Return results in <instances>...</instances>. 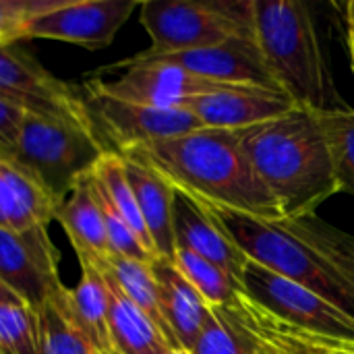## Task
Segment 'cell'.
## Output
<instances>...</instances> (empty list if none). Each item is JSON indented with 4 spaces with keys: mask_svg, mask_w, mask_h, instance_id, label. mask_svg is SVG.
Masks as SVG:
<instances>
[{
    "mask_svg": "<svg viewBox=\"0 0 354 354\" xmlns=\"http://www.w3.org/2000/svg\"><path fill=\"white\" fill-rule=\"evenodd\" d=\"M201 203L247 259L313 290L354 317V236L315 214L263 220Z\"/></svg>",
    "mask_w": 354,
    "mask_h": 354,
    "instance_id": "cell-1",
    "label": "cell"
},
{
    "mask_svg": "<svg viewBox=\"0 0 354 354\" xmlns=\"http://www.w3.org/2000/svg\"><path fill=\"white\" fill-rule=\"evenodd\" d=\"M122 156L145 162L174 189L212 205L263 220L284 218L247 158L236 131L197 129L139 145Z\"/></svg>",
    "mask_w": 354,
    "mask_h": 354,
    "instance_id": "cell-2",
    "label": "cell"
},
{
    "mask_svg": "<svg viewBox=\"0 0 354 354\" xmlns=\"http://www.w3.org/2000/svg\"><path fill=\"white\" fill-rule=\"evenodd\" d=\"M236 135L284 218L313 216L322 203L340 193L317 112L297 106Z\"/></svg>",
    "mask_w": 354,
    "mask_h": 354,
    "instance_id": "cell-3",
    "label": "cell"
},
{
    "mask_svg": "<svg viewBox=\"0 0 354 354\" xmlns=\"http://www.w3.org/2000/svg\"><path fill=\"white\" fill-rule=\"evenodd\" d=\"M255 39L278 87L299 108H348L336 91L311 8L299 0H253Z\"/></svg>",
    "mask_w": 354,
    "mask_h": 354,
    "instance_id": "cell-4",
    "label": "cell"
},
{
    "mask_svg": "<svg viewBox=\"0 0 354 354\" xmlns=\"http://www.w3.org/2000/svg\"><path fill=\"white\" fill-rule=\"evenodd\" d=\"M139 21L151 46L139 54L164 56L255 39L253 0H147Z\"/></svg>",
    "mask_w": 354,
    "mask_h": 354,
    "instance_id": "cell-5",
    "label": "cell"
},
{
    "mask_svg": "<svg viewBox=\"0 0 354 354\" xmlns=\"http://www.w3.org/2000/svg\"><path fill=\"white\" fill-rule=\"evenodd\" d=\"M106 151V145L93 129L25 114L15 145L6 156L60 203L73 185L89 174Z\"/></svg>",
    "mask_w": 354,
    "mask_h": 354,
    "instance_id": "cell-6",
    "label": "cell"
},
{
    "mask_svg": "<svg viewBox=\"0 0 354 354\" xmlns=\"http://www.w3.org/2000/svg\"><path fill=\"white\" fill-rule=\"evenodd\" d=\"M245 295L286 326L340 351H354V317L313 290L247 261L241 278Z\"/></svg>",
    "mask_w": 354,
    "mask_h": 354,
    "instance_id": "cell-7",
    "label": "cell"
},
{
    "mask_svg": "<svg viewBox=\"0 0 354 354\" xmlns=\"http://www.w3.org/2000/svg\"><path fill=\"white\" fill-rule=\"evenodd\" d=\"M83 100L102 143L108 151L120 156L151 141L205 129L197 116L185 108H153L122 102L106 95L91 81L85 85Z\"/></svg>",
    "mask_w": 354,
    "mask_h": 354,
    "instance_id": "cell-8",
    "label": "cell"
},
{
    "mask_svg": "<svg viewBox=\"0 0 354 354\" xmlns=\"http://www.w3.org/2000/svg\"><path fill=\"white\" fill-rule=\"evenodd\" d=\"M0 100L27 114L93 129L83 95L12 46H0Z\"/></svg>",
    "mask_w": 354,
    "mask_h": 354,
    "instance_id": "cell-9",
    "label": "cell"
},
{
    "mask_svg": "<svg viewBox=\"0 0 354 354\" xmlns=\"http://www.w3.org/2000/svg\"><path fill=\"white\" fill-rule=\"evenodd\" d=\"M60 251L48 226L0 228V280L31 309H41L60 290Z\"/></svg>",
    "mask_w": 354,
    "mask_h": 354,
    "instance_id": "cell-10",
    "label": "cell"
},
{
    "mask_svg": "<svg viewBox=\"0 0 354 354\" xmlns=\"http://www.w3.org/2000/svg\"><path fill=\"white\" fill-rule=\"evenodd\" d=\"M114 68H122V73L116 79L104 81L97 77L91 83L106 95L153 108H185L191 100L199 95L234 87L203 79L174 64L151 60L124 58L108 66V71Z\"/></svg>",
    "mask_w": 354,
    "mask_h": 354,
    "instance_id": "cell-11",
    "label": "cell"
},
{
    "mask_svg": "<svg viewBox=\"0 0 354 354\" xmlns=\"http://www.w3.org/2000/svg\"><path fill=\"white\" fill-rule=\"evenodd\" d=\"M135 8V0H54L25 25L23 39H56L89 52L104 50Z\"/></svg>",
    "mask_w": 354,
    "mask_h": 354,
    "instance_id": "cell-12",
    "label": "cell"
},
{
    "mask_svg": "<svg viewBox=\"0 0 354 354\" xmlns=\"http://www.w3.org/2000/svg\"><path fill=\"white\" fill-rule=\"evenodd\" d=\"M133 60H151L180 66L193 75L203 79L226 83V85H257L266 89H278L274 75L270 73L257 39H232L222 46L201 48V50H187L176 54L164 56H143L135 54Z\"/></svg>",
    "mask_w": 354,
    "mask_h": 354,
    "instance_id": "cell-13",
    "label": "cell"
},
{
    "mask_svg": "<svg viewBox=\"0 0 354 354\" xmlns=\"http://www.w3.org/2000/svg\"><path fill=\"white\" fill-rule=\"evenodd\" d=\"M288 93L257 85H234L191 100L185 110L193 112L205 129L241 131L295 110Z\"/></svg>",
    "mask_w": 354,
    "mask_h": 354,
    "instance_id": "cell-14",
    "label": "cell"
},
{
    "mask_svg": "<svg viewBox=\"0 0 354 354\" xmlns=\"http://www.w3.org/2000/svg\"><path fill=\"white\" fill-rule=\"evenodd\" d=\"M172 222L176 249H187L201 255L203 259L220 266L241 282L243 270L249 261L247 255L222 232V228L216 224V220L197 197L174 189Z\"/></svg>",
    "mask_w": 354,
    "mask_h": 354,
    "instance_id": "cell-15",
    "label": "cell"
},
{
    "mask_svg": "<svg viewBox=\"0 0 354 354\" xmlns=\"http://www.w3.org/2000/svg\"><path fill=\"white\" fill-rule=\"evenodd\" d=\"M151 272L158 284L162 315L176 344L185 351H191L212 313V307L203 301L195 286L178 272L174 261L156 257L151 261Z\"/></svg>",
    "mask_w": 354,
    "mask_h": 354,
    "instance_id": "cell-16",
    "label": "cell"
},
{
    "mask_svg": "<svg viewBox=\"0 0 354 354\" xmlns=\"http://www.w3.org/2000/svg\"><path fill=\"white\" fill-rule=\"evenodd\" d=\"M81 278L73 288L62 286L54 297L68 322L104 354H116L108 326V284L93 261H79Z\"/></svg>",
    "mask_w": 354,
    "mask_h": 354,
    "instance_id": "cell-17",
    "label": "cell"
},
{
    "mask_svg": "<svg viewBox=\"0 0 354 354\" xmlns=\"http://www.w3.org/2000/svg\"><path fill=\"white\" fill-rule=\"evenodd\" d=\"M124 172L129 178V185L135 193L141 218L145 222V228L151 236L153 249L158 257L174 259V222H172V207H174V187L158 174L151 166L145 162L122 156Z\"/></svg>",
    "mask_w": 354,
    "mask_h": 354,
    "instance_id": "cell-18",
    "label": "cell"
},
{
    "mask_svg": "<svg viewBox=\"0 0 354 354\" xmlns=\"http://www.w3.org/2000/svg\"><path fill=\"white\" fill-rule=\"evenodd\" d=\"M58 203L10 156L0 151V228L50 226Z\"/></svg>",
    "mask_w": 354,
    "mask_h": 354,
    "instance_id": "cell-19",
    "label": "cell"
},
{
    "mask_svg": "<svg viewBox=\"0 0 354 354\" xmlns=\"http://www.w3.org/2000/svg\"><path fill=\"white\" fill-rule=\"evenodd\" d=\"M54 220L66 232L79 261L97 263L108 257L106 226L93 193L91 172L73 185L68 195L58 203Z\"/></svg>",
    "mask_w": 354,
    "mask_h": 354,
    "instance_id": "cell-20",
    "label": "cell"
},
{
    "mask_svg": "<svg viewBox=\"0 0 354 354\" xmlns=\"http://www.w3.org/2000/svg\"><path fill=\"white\" fill-rule=\"evenodd\" d=\"M102 274L108 284V326L116 354H164L174 348L160 328L120 292L104 270Z\"/></svg>",
    "mask_w": 354,
    "mask_h": 354,
    "instance_id": "cell-21",
    "label": "cell"
},
{
    "mask_svg": "<svg viewBox=\"0 0 354 354\" xmlns=\"http://www.w3.org/2000/svg\"><path fill=\"white\" fill-rule=\"evenodd\" d=\"M97 266L114 280V284L120 288V292L129 301H133L160 328V332L168 338V342L174 348H180L174 340L164 315H162L158 284H156V276L151 272V261L108 255L106 259L97 261Z\"/></svg>",
    "mask_w": 354,
    "mask_h": 354,
    "instance_id": "cell-22",
    "label": "cell"
},
{
    "mask_svg": "<svg viewBox=\"0 0 354 354\" xmlns=\"http://www.w3.org/2000/svg\"><path fill=\"white\" fill-rule=\"evenodd\" d=\"M257 338L239 313L236 301L226 307H212L191 354H255Z\"/></svg>",
    "mask_w": 354,
    "mask_h": 354,
    "instance_id": "cell-23",
    "label": "cell"
},
{
    "mask_svg": "<svg viewBox=\"0 0 354 354\" xmlns=\"http://www.w3.org/2000/svg\"><path fill=\"white\" fill-rule=\"evenodd\" d=\"M91 176L95 180V185L100 187V191L108 197V201L118 209V214L127 220V224L133 228V232L137 234V239L143 243V247L153 255L158 257L156 249H153V243H151V236L145 228V222L141 218V212H139V205H137V199H135V193L129 185V178H127V172H124V162H122V156L120 153H114V151H106L97 164L93 166L91 170Z\"/></svg>",
    "mask_w": 354,
    "mask_h": 354,
    "instance_id": "cell-24",
    "label": "cell"
},
{
    "mask_svg": "<svg viewBox=\"0 0 354 354\" xmlns=\"http://www.w3.org/2000/svg\"><path fill=\"white\" fill-rule=\"evenodd\" d=\"M172 261L209 307L232 305L243 292V284L232 274L203 259L197 253H191L187 249H176Z\"/></svg>",
    "mask_w": 354,
    "mask_h": 354,
    "instance_id": "cell-25",
    "label": "cell"
},
{
    "mask_svg": "<svg viewBox=\"0 0 354 354\" xmlns=\"http://www.w3.org/2000/svg\"><path fill=\"white\" fill-rule=\"evenodd\" d=\"M317 118L330 145L340 191L354 195V110L317 112Z\"/></svg>",
    "mask_w": 354,
    "mask_h": 354,
    "instance_id": "cell-26",
    "label": "cell"
},
{
    "mask_svg": "<svg viewBox=\"0 0 354 354\" xmlns=\"http://www.w3.org/2000/svg\"><path fill=\"white\" fill-rule=\"evenodd\" d=\"M37 354H104L68 322L54 299L37 309Z\"/></svg>",
    "mask_w": 354,
    "mask_h": 354,
    "instance_id": "cell-27",
    "label": "cell"
},
{
    "mask_svg": "<svg viewBox=\"0 0 354 354\" xmlns=\"http://www.w3.org/2000/svg\"><path fill=\"white\" fill-rule=\"evenodd\" d=\"M37 311L25 303L0 305V354H37Z\"/></svg>",
    "mask_w": 354,
    "mask_h": 354,
    "instance_id": "cell-28",
    "label": "cell"
},
{
    "mask_svg": "<svg viewBox=\"0 0 354 354\" xmlns=\"http://www.w3.org/2000/svg\"><path fill=\"white\" fill-rule=\"evenodd\" d=\"M54 0H0V46H12L23 39L25 25Z\"/></svg>",
    "mask_w": 354,
    "mask_h": 354,
    "instance_id": "cell-29",
    "label": "cell"
},
{
    "mask_svg": "<svg viewBox=\"0 0 354 354\" xmlns=\"http://www.w3.org/2000/svg\"><path fill=\"white\" fill-rule=\"evenodd\" d=\"M25 114L27 112H23L21 108L0 100V151H4V153L10 151Z\"/></svg>",
    "mask_w": 354,
    "mask_h": 354,
    "instance_id": "cell-30",
    "label": "cell"
},
{
    "mask_svg": "<svg viewBox=\"0 0 354 354\" xmlns=\"http://www.w3.org/2000/svg\"><path fill=\"white\" fill-rule=\"evenodd\" d=\"M346 46H348V54H351V68H353L354 77V0L346 4Z\"/></svg>",
    "mask_w": 354,
    "mask_h": 354,
    "instance_id": "cell-31",
    "label": "cell"
},
{
    "mask_svg": "<svg viewBox=\"0 0 354 354\" xmlns=\"http://www.w3.org/2000/svg\"><path fill=\"white\" fill-rule=\"evenodd\" d=\"M2 303H23V301H21V299H19V297L0 280V305H2Z\"/></svg>",
    "mask_w": 354,
    "mask_h": 354,
    "instance_id": "cell-32",
    "label": "cell"
},
{
    "mask_svg": "<svg viewBox=\"0 0 354 354\" xmlns=\"http://www.w3.org/2000/svg\"><path fill=\"white\" fill-rule=\"evenodd\" d=\"M164 354H191L189 351H185V348H168Z\"/></svg>",
    "mask_w": 354,
    "mask_h": 354,
    "instance_id": "cell-33",
    "label": "cell"
},
{
    "mask_svg": "<svg viewBox=\"0 0 354 354\" xmlns=\"http://www.w3.org/2000/svg\"><path fill=\"white\" fill-rule=\"evenodd\" d=\"M334 354H354V351H340V353H334Z\"/></svg>",
    "mask_w": 354,
    "mask_h": 354,
    "instance_id": "cell-34",
    "label": "cell"
}]
</instances>
